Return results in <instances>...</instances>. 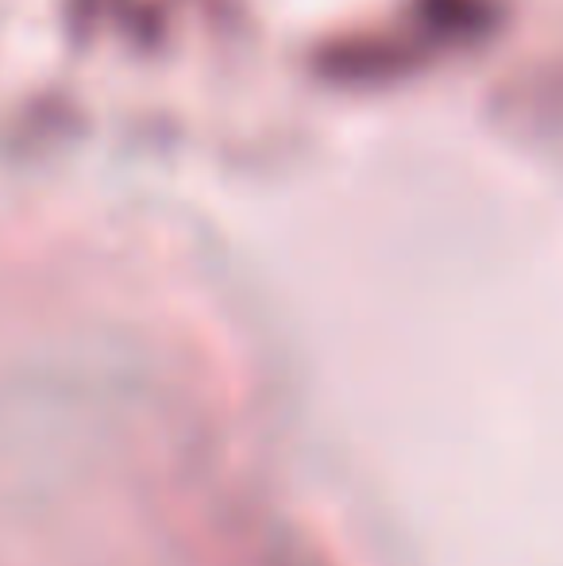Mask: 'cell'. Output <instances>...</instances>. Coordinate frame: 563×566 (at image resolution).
<instances>
[{
    "mask_svg": "<svg viewBox=\"0 0 563 566\" xmlns=\"http://www.w3.org/2000/svg\"><path fill=\"white\" fill-rule=\"evenodd\" d=\"M436 51L414 28L359 31V35L332 39L316 51V74L336 85H390L425 70Z\"/></svg>",
    "mask_w": 563,
    "mask_h": 566,
    "instance_id": "obj_1",
    "label": "cell"
},
{
    "mask_svg": "<svg viewBox=\"0 0 563 566\" xmlns=\"http://www.w3.org/2000/svg\"><path fill=\"white\" fill-rule=\"evenodd\" d=\"M502 20V0H409L406 8V28H414L436 54L487 43Z\"/></svg>",
    "mask_w": 563,
    "mask_h": 566,
    "instance_id": "obj_2",
    "label": "cell"
}]
</instances>
